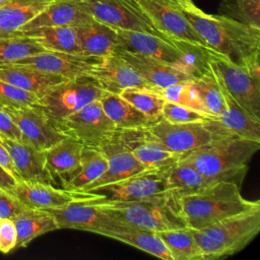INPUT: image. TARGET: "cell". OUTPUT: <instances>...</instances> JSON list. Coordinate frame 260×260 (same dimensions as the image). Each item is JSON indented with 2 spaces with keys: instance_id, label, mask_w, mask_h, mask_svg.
<instances>
[{
  "instance_id": "cell-1",
  "label": "cell",
  "mask_w": 260,
  "mask_h": 260,
  "mask_svg": "<svg viewBox=\"0 0 260 260\" xmlns=\"http://www.w3.org/2000/svg\"><path fill=\"white\" fill-rule=\"evenodd\" d=\"M183 11L210 49L232 62L260 74V28L220 14H208L200 8Z\"/></svg>"
},
{
  "instance_id": "cell-2",
  "label": "cell",
  "mask_w": 260,
  "mask_h": 260,
  "mask_svg": "<svg viewBox=\"0 0 260 260\" xmlns=\"http://www.w3.org/2000/svg\"><path fill=\"white\" fill-rule=\"evenodd\" d=\"M260 141L238 136L214 139L180 155L211 182H233L241 187L248 162L259 150Z\"/></svg>"
},
{
  "instance_id": "cell-3",
  "label": "cell",
  "mask_w": 260,
  "mask_h": 260,
  "mask_svg": "<svg viewBox=\"0 0 260 260\" xmlns=\"http://www.w3.org/2000/svg\"><path fill=\"white\" fill-rule=\"evenodd\" d=\"M178 206L186 226L200 230L224 218L260 208V202L244 198L241 187L236 183L220 181L182 197Z\"/></svg>"
},
{
  "instance_id": "cell-4",
  "label": "cell",
  "mask_w": 260,
  "mask_h": 260,
  "mask_svg": "<svg viewBox=\"0 0 260 260\" xmlns=\"http://www.w3.org/2000/svg\"><path fill=\"white\" fill-rule=\"evenodd\" d=\"M115 30L118 36L119 48L159 60L191 78L199 75L208 65L210 48L170 41L142 31L119 28H115Z\"/></svg>"
},
{
  "instance_id": "cell-5",
  "label": "cell",
  "mask_w": 260,
  "mask_h": 260,
  "mask_svg": "<svg viewBox=\"0 0 260 260\" xmlns=\"http://www.w3.org/2000/svg\"><path fill=\"white\" fill-rule=\"evenodd\" d=\"M259 231L260 208L224 218L200 230H191L202 260L222 259L240 252Z\"/></svg>"
},
{
  "instance_id": "cell-6",
  "label": "cell",
  "mask_w": 260,
  "mask_h": 260,
  "mask_svg": "<svg viewBox=\"0 0 260 260\" xmlns=\"http://www.w3.org/2000/svg\"><path fill=\"white\" fill-rule=\"evenodd\" d=\"M95 202L108 214L125 224L152 232L186 226L179 212L178 202L167 193L127 201H112L99 197Z\"/></svg>"
},
{
  "instance_id": "cell-7",
  "label": "cell",
  "mask_w": 260,
  "mask_h": 260,
  "mask_svg": "<svg viewBox=\"0 0 260 260\" xmlns=\"http://www.w3.org/2000/svg\"><path fill=\"white\" fill-rule=\"evenodd\" d=\"M106 91L90 75H82L53 86L37 104L55 125L86 105L100 101Z\"/></svg>"
},
{
  "instance_id": "cell-8",
  "label": "cell",
  "mask_w": 260,
  "mask_h": 260,
  "mask_svg": "<svg viewBox=\"0 0 260 260\" xmlns=\"http://www.w3.org/2000/svg\"><path fill=\"white\" fill-rule=\"evenodd\" d=\"M146 129L166 149L179 155L214 139L234 136L214 118L196 123H171L160 118Z\"/></svg>"
},
{
  "instance_id": "cell-9",
  "label": "cell",
  "mask_w": 260,
  "mask_h": 260,
  "mask_svg": "<svg viewBox=\"0 0 260 260\" xmlns=\"http://www.w3.org/2000/svg\"><path fill=\"white\" fill-rule=\"evenodd\" d=\"M208 60L236 102L251 116L260 120V74L232 62L211 49Z\"/></svg>"
},
{
  "instance_id": "cell-10",
  "label": "cell",
  "mask_w": 260,
  "mask_h": 260,
  "mask_svg": "<svg viewBox=\"0 0 260 260\" xmlns=\"http://www.w3.org/2000/svg\"><path fill=\"white\" fill-rule=\"evenodd\" d=\"M168 39L209 48L175 0H131Z\"/></svg>"
},
{
  "instance_id": "cell-11",
  "label": "cell",
  "mask_w": 260,
  "mask_h": 260,
  "mask_svg": "<svg viewBox=\"0 0 260 260\" xmlns=\"http://www.w3.org/2000/svg\"><path fill=\"white\" fill-rule=\"evenodd\" d=\"M77 4L93 19L111 27L147 32L170 40L131 0H87Z\"/></svg>"
},
{
  "instance_id": "cell-12",
  "label": "cell",
  "mask_w": 260,
  "mask_h": 260,
  "mask_svg": "<svg viewBox=\"0 0 260 260\" xmlns=\"http://www.w3.org/2000/svg\"><path fill=\"white\" fill-rule=\"evenodd\" d=\"M172 165L146 168L114 183L98 187L90 193L112 201L139 200L164 195L167 176Z\"/></svg>"
},
{
  "instance_id": "cell-13",
  "label": "cell",
  "mask_w": 260,
  "mask_h": 260,
  "mask_svg": "<svg viewBox=\"0 0 260 260\" xmlns=\"http://www.w3.org/2000/svg\"><path fill=\"white\" fill-rule=\"evenodd\" d=\"M64 135L83 146L98 148L117 128L105 114L100 101L92 102L55 124Z\"/></svg>"
},
{
  "instance_id": "cell-14",
  "label": "cell",
  "mask_w": 260,
  "mask_h": 260,
  "mask_svg": "<svg viewBox=\"0 0 260 260\" xmlns=\"http://www.w3.org/2000/svg\"><path fill=\"white\" fill-rule=\"evenodd\" d=\"M102 59L101 57L82 54L44 51L17 60L13 62V64L26 66L70 79L82 75H89L102 62Z\"/></svg>"
},
{
  "instance_id": "cell-15",
  "label": "cell",
  "mask_w": 260,
  "mask_h": 260,
  "mask_svg": "<svg viewBox=\"0 0 260 260\" xmlns=\"http://www.w3.org/2000/svg\"><path fill=\"white\" fill-rule=\"evenodd\" d=\"M92 194L88 198L72 201L64 206L47 210L54 216L59 229H73L95 233L100 229L118 222L117 219L108 214L95 202V199L101 196Z\"/></svg>"
},
{
  "instance_id": "cell-16",
  "label": "cell",
  "mask_w": 260,
  "mask_h": 260,
  "mask_svg": "<svg viewBox=\"0 0 260 260\" xmlns=\"http://www.w3.org/2000/svg\"><path fill=\"white\" fill-rule=\"evenodd\" d=\"M1 110L6 112L18 126L22 139L42 151L65 137L37 105L3 107Z\"/></svg>"
},
{
  "instance_id": "cell-17",
  "label": "cell",
  "mask_w": 260,
  "mask_h": 260,
  "mask_svg": "<svg viewBox=\"0 0 260 260\" xmlns=\"http://www.w3.org/2000/svg\"><path fill=\"white\" fill-rule=\"evenodd\" d=\"M10 191L26 207L38 209L61 207L72 201L93 195L90 192H73L56 188L53 184L21 179L17 180Z\"/></svg>"
},
{
  "instance_id": "cell-18",
  "label": "cell",
  "mask_w": 260,
  "mask_h": 260,
  "mask_svg": "<svg viewBox=\"0 0 260 260\" xmlns=\"http://www.w3.org/2000/svg\"><path fill=\"white\" fill-rule=\"evenodd\" d=\"M116 130L98 147L107 157L108 166L106 171L99 179L86 186L81 192H90L98 187L114 183L146 169L124 146L119 139Z\"/></svg>"
},
{
  "instance_id": "cell-19",
  "label": "cell",
  "mask_w": 260,
  "mask_h": 260,
  "mask_svg": "<svg viewBox=\"0 0 260 260\" xmlns=\"http://www.w3.org/2000/svg\"><path fill=\"white\" fill-rule=\"evenodd\" d=\"M106 91L120 94L126 88H143L155 91L123 58L113 54L102 62L89 74Z\"/></svg>"
},
{
  "instance_id": "cell-20",
  "label": "cell",
  "mask_w": 260,
  "mask_h": 260,
  "mask_svg": "<svg viewBox=\"0 0 260 260\" xmlns=\"http://www.w3.org/2000/svg\"><path fill=\"white\" fill-rule=\"evenodd\" d=\"M116 133L124 146L145 168L172 165L179 154L166 149L146 129V127L117 129Z\"/></svg>"
},
{
  "instance_id": "cell-21",
  "label": "cell",
  "mask_w": 260,
  "mask_h": 260,
  "mask_svg": "<svg viewBox=\"0 0 260 260\" xmlns=\"http://www.w3.org/2000/svg\"><path fill=\"white\" fill-rule=\"evenodd\" d=\"M0 142L6 148L19 179L55 184L47 170L44 151L23 139H10L0 135Z\"/></svg>"
},
{
  "instance_id": "cell-22",
  "label": "cell",
  "mask_w": 260,
  "mask_h": 260,
  "mask_svg": "<svg viewBox=\"0 0 260 260\" xmlns=\"http://www.w3.org/2000/svg\"><path fill=\"white\" fill-rule=\"evenodd\" d=\"M123 58L133 69L155 89L192 79L189 75L177 70L154 58L118 48L114 53Z\"/></svg>"
},
{
  "instance_id": "cell-23",
  "label": "cell",
  "mask_w": 260,
  "mask_h": 260,
  "mask_svg": "<svg viewBox=\"0 0 260 260\" xmlns=\"http://www.w3.org/2000/svg\"><path fill=\"white\" fill-rule=\"evenodd\" d=\"M94 234L120 241L157 258L173 260L167 247L155 232L118 221L107 228L98 230Z\"/></svg>"
},
{
  "instance_id": "cell-24",
  "label": "cell",
  "mask_w": 260,
  "mask_h": 260,
  "mask_svg": "<svg viewBox=\"0 0 260 260\" xmlns=\"http://www.w3.org/2000/svg\"><path fill=\"white\" fill-rule=\"evenodd\" d=\"M83 147L77 140L65 136L44 151L47 170L54 179L55 184L60 181V184L63 185L77 172Z\"/></svg>"
},
{
  "instance_id": "cell-25",
  "label": "cell",
  "mask_w": 260,
  "mask_h": 260,
  "mask_svg": "<svg viewBox=\"0 0 260 260\" xmlns=\"http://www.w3.org/2000/svg\"><path fill=\"white\" fill-rule=\"evenodd\" d=\"M214 72L224 105L221 114L214 119H216L234 136L260 141V120L251 116L236 102L222 84L215 70Z\"/></svg>"
},
{
  "instance_id": "cell-26",
  "label": "cell",
  "mask_w": 260,
  "mask_h": 260,
  "mask_svg": "<svg viewBox=\"0 0 260 260\" xmlns=\"http://www.w3.org/2000/svg\"><path fill=\"white\" fill-rule=\"evenodd\" d=\"M74 28L82 55L104 58L113 55L119 48L115 28L95 19Z\"/></svg>"
},
{
  "instance_id": "cell-27",
  "label": "cell",
  "mask_w": 260,
  "mask_h": 260,
  "mask_svg": "<svg viewBox=\"0 0 260 260\" xmlns=\"http://www.w3.org/2000/svg\"><path fill=\"white\" fill-rule=\"evenodd\" d=\"M66 79L68 78L13 63L0 65V80L34 92L39 96Z\"/></svg>"
},
{
  "instance_id": "cell-28",
  "label": "cell",
  "mask_w": 260,
  "mask_h": 260,
  "mask_svg": "<svg viewBox=\"0 0 260 260\" xmlns=\"http://www.w3.org/2000/svg\"><path fill=\"white\" fill-rule=\"evenodd\" d=\"M92 19L93 18L82 10L77 3L54 1L19 30H26L41 26L74 27L87 23Z\"/></svg>"
},
{
  "instance_id": "cell-29",
  "label": "cell",
  "mask_w": 260,
  "mask_h": 260,
  "mask_svg": "<svg viewBox=\"0 0 260 260\" xmlns=\"http://www.w3.org/2000/svg\"><path fill=\"white\" fill-rule=\"evenodd\" d=\"M211 184L213 182L208 180L193 166L178 159L169 170L166 193L179 202L182 197L194 194Z\"/></svg>"
},
{
  "instance_id": "cell-30",
  "label": "cell",
  "mask_w": 260,
  "mask_h": 260,
  "mask_svg": "<svg viewBox=\"0 0 260 260\" xmlns=\"http://www.w3.org/2000/svg\"><path fill=\"white\" fill-rule=\"evenodd\" d=\"M54 0H11L0 7V37L13 35Z\"/></svg>"
},
{
  "instance_id": "cell-31",
  "label": "cell",
  "mask_w": 260,
  "mask_h": 260,
  "mask_svg": "<svg viewBox=\"0 0 260 260\" xmlns=\"http://www.w3.org/2000/svg\"><path fill=\"white\" fill-rule=\"evenodd\" d=\"M12 221L17 234L15 249L26 247L34 239L59 229L54 216L47 209L26 207Z\"/></svg>"
},
{
  "instance_id": "cell-32",
  "label": "cell",
  "mask_w": 260,
  "mask_h": 260,
  "mask_svg": "<svg viewBox=\"0 0 260 260\" xmlns=\"http://www.w3.org/2000/svg\"><path fill=\"white\" fill-rule=\"evenodd\" d=\"M16 32L31 38L46 51L81 54L73 26H41Z\"/></svg>"
},
{
  "instance_id": "cell-33",
  "label": "cell",
  "mask_w": 260,
  "mask_h": 260,
  "mask_svg": "<svg viewBox=\"0 0 260 260\" xmlns=\"http://www.w3.org/2000/svg\"><path fill=\"white\" fill-rule=\"evenodd\" d=\"M100 103L105 114L117 129L147 127L153 123L120 94L106 92Z\"/></svg>"
},
{
  "instance_id": "cell-34",
  "label": "cell",
  "mask_w": 260,
  "mask_h": 260,
  "mask_svg": "<svg viewBox=\"0 0 260 260\" xmlns=\"http://www.w3.org/2000/svg\"><path fill=\"white\" fill-rule=\"evenodd\" d=\"M107 166V157L101 149L84 146L80 166L77 172L62 185L63 189L73 192H81L86 186L104 174Z\"/></svg>"
},
{
  "instance_id": "cell-35",
  "label": "cell",
  "mask_w": 260,
  "mask_h": 260,
  "mask_svg": "<svg viewBox=\"0 0 260 260\" xmlns=\"http://www.w3.org/2000/svg\"><path fill=\"white\" fill-rule=\"evenodd\" d=\"M173 260H202L201 252L191 230L187 226L155 232Z\"/></svg>"
},
{
  "instance_id": "cell-36",
  "label": "cell",
  "mask_w": 260,
  "mask_h": 260,
  "mask_svg": "<svg viewBox=\"0 0 260 260\" xmlns=\"http://www.w3.org/2000/svg\"><path fill=\"white\" fill-rule=\"evenodd\" d=\"M207 115L217 118L223 110L222 94L218 85L215 72L208 60L206 68L192 78Z\"/></svg>"
},
{
  "instance_id": "cell-37",
  "label": "cell",
  "mask_w": 260,
  "mask_h": 260,
  "mask_svg": "<svg viewBox=\"0 0 260 260\" xmlns=\"http://www.w3.org/2000/svg\"><path fill=\"white\" fill-rule=\"evenodd\" d=\"M44 51L46 50L35 40L18 32L0 37V65L10 64Z\"/></svg>"
},
{
  "instance_id": "cell-38",
  "label": "cell",
  "mask_w": 260,
  "mask_h": 260,
  "mask_svg": "<svg viewBox=\"0 0 260 260\" xmlns=\"http://www.w3.org/2000/svg\"><path fill=\"white\" fill-rule=\"evenodd\" d=\"M218 14L260 28V0H221Z\"/></svg>"
},
{
  "instance_id": "cell-39",
  "label": "cell",
  "mask_w": 260,
  "mask_h": 260,
  "mask_svg": "<svg viewBox=\"0 0 260 260\" xmlns=\"http://www.w3.org/2000/svg\"><path fill=\"white\" fill-rule=\"evenodd\" d=\"M155 92L160 98H162L165 102L183 105L185 107L207 114L200 99L199 92L192 79L158 88L155 90Z\"/></svg>"
},
{
  "instance_id": "cell-40",
  "label": "cell",
  "mask_w": 260,
  "mask_h": 260,
  "mask_svg": "<svg viewBox=\"0 0 260 260\" xmlns=\"http://www.w3.org/2000/svg\"><path fill=\"white\" fill-rule=\"evenodd\" d=\"M120 95L153 123L161 118V109L165 100L155 91L143 88H126L120 92Z\"/></svg>"
},
{
  "instance_id": "cell-41",
  "label": "cell",
  "mask_w": 260,
  "mask_h": 260,
  "mask_svg": "<svg viewBox=\"0 0 260 260\" xmlns=\"http://www.w3.org/2000/svg\"><path fill=\"white\" fill-rule=\"evenodd\" d=\"M40 96L6 81L0 80V109L3 107H25L34 106Z\"/></svg>"
},
{
  "instance_id": "cell-42",
  "label": "cell",
  "mask_w": 260,
  "mask_h": 260,
  "mask_svg": "<svg viewBox=\"0 0 260 260\" xmlns=\"http://www.w3.org/2000/svg\"><path fill=\"white\" fill-rule=\"evenodd\" d=\"M213 118L207 114L185 107L183 105L165 102L161 109V119L171 123H196Z\"/></svg>"
},
{
  "instance_id": "cell-43",
  "label": "cell",
  "mask_w": 260,
  "mask_h": 260,
  "mask_svg": "<svg viewBox=\"0 0 260 260\" xmlns=\"http://www.w3.org/2000/svg\"><path fill=\"white\" fill-rule=\"evenodd\" d=\"M25 208L10 190L0 187V218L13 219Z\"/></svg>"
},
{
  "instance_id": "cell-44",
  "label": "cell",
  "mask_w": 260,
  "mask_h": 260,
  "mask_svg": "<svg viewBox=\"0 0 260 260\" xmlns=\"http://www.w3.org/2000/svg\"><path fill=\"white\" fill-rule=\"evenodd\" d=\"M17 234L12 219L1 218L0 220V252L8 254L15 250Z\"/></svg>"
},
{
  "instance_id": "cell-45",
  "label": "cell",
  "mask_w": 260,
  "mask_h": 260,
  "mask_svg": "<svg viewBox=\"0 0 260 260\" xmlns=\"http://www.w3.org/2000/svg\"><path fill=\"white\" fill-rule=\"evenodd\" d=\"M0 135L10 139H16V140L22 139V134L18 126L15 124L12 118L1 109H0Z\"/></svg>"
},
{
  "instance_id": "cell-46",
  "label": "cell",
  "mask_w": 260,
  "mask_h": 260,
  "mask_svg": "<svg viewBox=\"0 0 260 260\" xmlns=\"http://www.w3.org/2000/svg\"><path fill=\"white\" fill-rule=\"evenodd\" d=\"M17 180L19 179H17L11 172L0 165V187L10 190L17 182Z\"/></svg>"
},
{
  "instance_id": "cell-47",
  "label": "cell",
  "mask_w": 260,
  "mask_h": 260,
  "mask_svg": "<svg viewBox=\"0 0 260 260\" xmlns=\"http://www.w3.org/2000/svg\"><path fill=\"white\" fill-rule=\"evenodd\" d=\"M0 165H2L4 168H6L9 172H11L17 179L18 176L16 174V171L14 169V166H13V162L6 150V148L3 146V144L0 142Z\"/></svg>"
},
{
  "instance_id": "cell-48",
  "label": "cell",
  "mask_w": 260,
  "mask_h": 260,
  "mask_svg": "<svg viewBox=\"0 0 260 260\" xmlns=\"http://www.w3.org/2000/svg\"><path fill=\"white\" fill-rule=\"evenodd\" d=\"M183 10L186 11H193L198 9V7L193 3L192 0H175Z\"/></svg>"
},
{
  "instance_id": "cell-49",
  "label": "cell",
  "mask_w": 260,
  "mask_h": 260,
  "mask_svg": "<svg viewBox=\"0 0 260 260\" xmlns=\"http://www.w3.org/2000/svg\"><path fill=\"white\" fill-rule=\"evenodd\" d=\"M54 1H59V2H72V3H79V2H84L87 0H54Z\"/></svg>"
},
{
  "instance_id": "cell-50",
  "label": "cell",
  "mask_w": 260,
  "mask_h": 260,
  "mask_svg": "<svg viewBox=\"0 0 260 260\" xmlns=\"http://www.w3.org/2000/svg\"><path fill=\"white\" fill-rule=\"evenodd\" d=\"M9 1H11V0H0V7L7 4Z\"/></svg>"
},
{
  "instance_id": "cell-51",
  "label": "cell",
  "mask_w": 260,
  "mask_h": 260,
  "mask_svg": "<svg viewBox=\"0 0 260 260\" xmlns=\"http://www.w3.org/2000/svg\"><path fill=\"white\" fill-rule=\"evenodd\" d=\"M0 220H1V218H0Z\"/></svg>"
}]
</instances>
